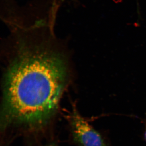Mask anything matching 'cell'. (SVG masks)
<instances>
[{"mask_svg": "<svg viewBox=\"0 0 146 146\" xmlns=\"http://www.w3.org/2000/svg\"><path fill=\"white\" fill-rule=\"evenodd\" d=\"M3 84L1 130L44 127L58 108L69 80L66 55L52 39L20 36Z\"/></svg>", "mask_w": 146, "mask_h": 146, "instance_id": "cell-1", "label": "cell"}, {"mask_svg": "<svg viewBox=\"0 0 146 146\" xmlns=\"http://www.w3.org/2000/svg\"><path fill=\"white\" fill-rule=\"evenodd\" d=\"M73 140L78 146H108L101 134L75 108L66 116Z\"/></svg>", "mask_w": 146, "mask_h": 146, "instance_id": "cell-2", "label": "cell"}, {"mask_svg": "<svg viewBox=\"0 0 146 146\" xmlns=\"http://www.w3.org/2000/svg\"><path fill=\"white\" fill-rule=\"evenodd\" d=\"M55 146V145H49L48 146Z\"/></svg>", "mask_w": 146, "mask_h": 146, "instance_id": "cell-3", "label": "cell"}]
</instances>
